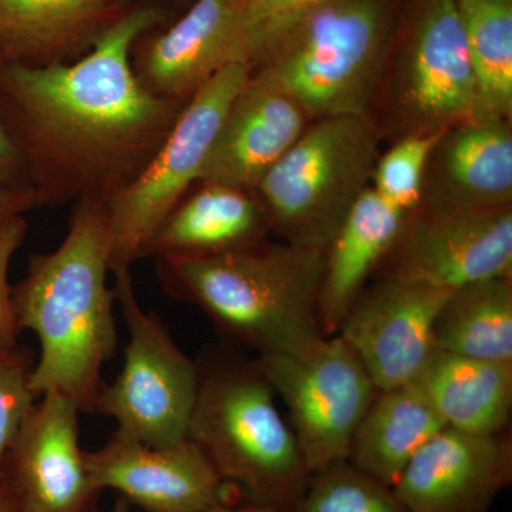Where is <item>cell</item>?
<instances>
[{
  "label": "cell",
  "mask_w": 512,
  "mask_h": 512,
  "mask_svg": "<svg viewBox=\"0 0 512 512\" xmlns=\"http://www.w3.org/2000/svg\"><path fill=\"white\" fill-rule=\"evenodd\" d=\"M170 22L157 3L128 6L79 59L0 60V114L43 207L109 202L143 173L183 111L138 80L134 43Z\"/></svg>",
  "instance_id": "6da1fadb"
},
{
  "label": "cell",
  "mask_w": 512,
  "mask_h": 512,
  "mask_svg": "<svg viewBox=\"0 0 512 512\" xmlns=\"http://www.w3.org/2000/svg\"><path fill=\"white\" fill-rule=\"evenodd\" d=\"M111 232L106 202H74L62 244L33 255L13 286L20 330L35 333L40 355L30 373L36 397H69L80 412H96L101 370L116 352V293L109 286Z\"/></svg>",
  "instance_id": "7a4b0ae2"
},
{
  "label": "cell",
  "mask_w": 512,
  "mask_h": 512,
  "mask_svg": "<svg viewBox=\"0 0 512 512\" xmlns=\"http://www.w3.org/2000/svg\"><path fill=\"white\" fill-rule=\"evenodd\" d=\"M173 298L194 303L227 335L259 355L322 338L319 295L325 252L269 239L207 256H156Z\"/></svg>",
  "instance_id": "3957f363"
},
{
  "label": "cell",
  "mask_w": 512,
  "mask_h": 512,
  "mask_svg": "<svg viewBox=\"0 0 512 512\" xmlns=\"http://www.w3.org/2000/svg\"><path fill=\"white\" fill-rule=\"evenodd\" d=\"M399 29V0H325L262 37L254 69L298 100L312 121L370 116Z\"/></svg>",
  "instance_id": "277c9868"
},
{
  "label": "cell",
  "mask_w": 512,
  "mask_h": 512,
  "mask_svg": "<svg viewBox=\"0 0 512 512\" xmlns=\"http://www.w3.org/2000/svg\"><path fill=\"white\" fill-rule=\"evenodd\" d=\"M275 396L254 362L200 367L187 439L222 481L241 485L252 503L293 512L311 474Z\"/></svg>",
  "instance_id": "5b68a950"
},
{
  "label": "cell",
  "mask_w": 512,
  "mask_h": 512,
  "mask_svg": "<svg viewBox=\"0 0 512 512\" xmlns=\"http://www.w3.org/2000/svg\"><path fill=\"white\" fill-rule=\"evenodd\" d=\"M380 140L370 116L312 121L256 187L271 234L325 252L357 198L372 185Z\"/></svg>",
  "instance_id": "8992f818"
},
{
  "label": "cell",
  "mask_w": 512,
  "mask_h": 512,
  "mask_svg": "<svg viewBox=\"0 0 512 512\" xmlns=\"http://www.w3.org/2000/svg\"><path fill=\"white\" fill-rule=\"evenodd\" d=\"M476 106L473 67L456 0H416L373 106L382 137L434 136L470 119Z\"/></svg>",
  "instance_id": "52a82bcc"
},
{
  "label": "cell",
  "mask_w": 512,
  "mask_h": 512,
  "mask_svg": "<svg viewBox=\"0 0 512 512\" xmlns=\"http://www.w3.org/2000/svg\"><path fill=\"white\" fill-rule=\"evenodd\" d=\"M128 340L119 375L104 384L96 412L117 421V431L148 446L187 439L200 389V366L171 338L163 320L138 302L130 268H111Z\"/></svg>",
  "instance_id": "ba28073f"
},
{
  "label": "cell",
  "mask_w": 512,
  "mask_h": 512,
  "mask_svg": "<svg viewBox=\"0 0 512 512\" xmlns=\"http://www.w3.org/2000/svg\"><path fill=\"white\" fill-rule=\"evenodd\" d=\"M254 363L288 409L309 474L348 461L379 390L345 339L322 336L303 348L259 355Z\"/></svg>",
  "instance_id": "9c48e42d"
},
{
  "label": "cell",
  "mask_w": 512,
  "mask_h": 512,
  "mask_svg": "<svg viewBox=\"0 0 512 512\" xmlns=\"http://www.w3.org/2000/svg\"><path fill=\"white\" fill-rule=\"evenodd\" d=\"M252 69L249 63L231 64L202 86L185 104L143 173L107 202L110 269L130 268L141 259L158 225L200 183L225 114Z\"/></svg>",
  "instance_id": "30bf717a"
},
{
  "label": "cell",
  "mask_w": 512,
  "mask_h": 512,
  "mask_svg": "<svg viewBox=\"0 0 512 512\" xmlns=\"http://www.w3.org/2000/svg\"><path fill=\"white\" fill-rule=\"evenodd\" d=\"M375 276L446 292L512 276V207L488 211L416 208Z\"/></svg>",
  "instance_id": "8fae6325"
},
{
  "label": "cell",
  "mask_w": 512,
  "mask_h": 512,
  "mask_svg": "<svg viewBox=\"0 0 512 512\" xmlns=\"http://www.w3.org/2000/svg\"><path fill=\"white\" fill-rule=\"evenodd\" d=\"M252 56L248 0H195L180 19L144 33L131 63L151 93L187 103L225 67L252 64Z\"/></svg>",
  "instance_id": "7c38bea8"
},
{
  "label": "cell",
  "mask_w": 512,
  "mask_h": 512,
  "mask_svg": "<svg viewBox=\"0 0 512 512\" xmlns=\"http://www.w3.org/2000/svg\"><path fill=\"white\" fill-rule=\"evenodd\" d=\"M451 292L375 276L338 329L377 390L412 384L437 352V318Z\"/></svg>",
  "instance_id": "4fadbf2b"
},
{
  "label": "cell",
  "mask_w": 512,
  "mask_h": 512,
  "mask_svg": "<svg viewBox=\"0 0 512 512\" xmlns=\"http://www.w3.org/2000/svg\"><path fill=\"white\" fill-rule=\"evenodd\" d=\"M94 490L119 491L148 512H205L224 503L217 471L190 439L148 446L120 431L96 451H84Z\"/></svg>",
  "instance_id": "5bb4252c"
},
{
  "label": "cell",
  "mask_w": 512,
  "mask_h": 512,
  "mask_svg": "<svg viewBox=\"0 0 512 512\" xmlns=\"http://www.w3.org/2000/svg\"><path fill=\"white\" fill-rule=\"evenodd\" d=\"M512 480V441L441 430L412 458L392 490L410 512H490Z\"/></svg>",
  "instance_id": "9a60e30c"
},
{
  "label": "cell",
  "mask_w": 512,
  "mask_h": 512,
  "mask_svg": "<svg viewBox=\"0 0 512 512\" xmlns=\"http://www.w3.org/2000/svg\"><path fill=\"white\" fill-rule=\"evenodd\" d=\"M79 407L62 393L37 397L2 468L20 503L39 512H86L97 493L79 444ZM0 468V470H2Z\"/></svg>",
  "instance_id": "2e32d148"
},
{
  "label": "cell",
  "mask_w": 512,
  "mask_h": 512,
  "mask_svg": "<svg viewBox=\"0 0 512 512\" xmlns=\"http://www.w3.org/2000/svg\"><path fill=\"white\" fill-rule=\"evenodd\" d=\"M311 123L271 74L252 69L225 114L200 181L256 190Z\"/></svg>",
  "instance_id": "e0dca14e"
},
{
  "label": "cell",
  "mask_w": 512,
  "mask_h": 512,
  "mask_svg": "<svg viewBox=\"0 0 512 512\" xmlns=\"http://www.w3.org/2000/svg\"><path fill=\"white\" fill-rule=\"evenodd\" d=\"M512 207L511 120L470 117L441 131L424 170L419 210Z\"/></svg>",
  "instance_id": "ac0fdd59"
},
{
  "label": "cell",
  "mask_w": 512,
  "mask_h": 512,
  "mask_svg": "<svg viewBox=\"0 0 512 512\" xmlns=\"http://www.w3.org/2000/svg\"><path fill=\"white\" fill-rule=\"evenodd\" d=\"M271 222L255 190L200 181L153 232L148 256H207L254 247L268 239Z\"/></svg>",
  "instance_id": "d6986e66"
},
{
  "label": "cell",
  "mask_w": 512,
  "mask_h": 512,
  "mask_svg": "<svg viewBox=\"0 0 512 512\" xmlns=\"http://www.w3.org/2000/svg\"><path fill=\"white\" fill-rule=\"evenodd\" d=\"M372 187L346 215L328 249L319 295V325L323 336L338 332L340 323L375 276L409 218Z\"/></svg>",
  "instance_id": "ffe728a7"
},
{
  "label": "cell",
  "mask_w": 512,
  "mask_h": 512,
  "mask_svg": "<svg viewBox=\"0 0 512 512\" xmlns=\"http://www.w3.org/2000/svg\"><path fill=\"white\" fill-rule=\"evenodd\" d=\"M124 9L110 0H0V60L26 66L72 62Z\"/></svg>",
  "instance_id": "44dd1931"
},
{
  "label": "cell",
  "mask_w": 512,
  "mask_h": 512,
  "mask_svg": "<svg viewBox=\"0 0 512 512\" xmlns=\"http://www.w3.org/2000/svg\"><path fill=\"white\" fill-rule=\"evenodd\" d=\"M412 384L448 429L478 436L507 431L512 412V362L437 350Z\"/></svg>",
  "instance_id": "7402d4cb"
},
{
  "label": "cell",
  "mask_w": 512,
  "mask_h": 512,
  "mask_svg": "<svg viewBox=\"0 0 512 512\" xmlns=\"http://www.w3.org/2000/svg\"><path fill=\"white\" fill-rule=\"evenodd\" d=\"M446 427L413 384L379 390L357 427L348 461L393 487L412 458Z\"/></svg>",
  "instance_id": "603a6c76"
},
{
  "label": "cell",
  "mask_w": 512,
  "mask_h": 512,
  "mask_svg": "<svg viewBox=\"0 0 512 512\" xmlns=\"http://www.w3.org/2000/svg\"><path fill=\"white\" fill-rule=\"evenodd\" d=\"M434 338L439 352L512 362V276L451 292L437 318Z\"/></svg>",
  "instance_id": "cb8c5ba5"
},
{
  "label": "cell",
  "mask_w": 512,
  "mask_h": 512,
  "mask_svg": "<svg viewBox=\"0 0 512 512\" xmlns=\"http://www.w3.org/2000/svg\"><path fill=\"white\" fill-rule=\"evenodd\" d=\"M473 67V117L512 116V0H456Z\"/></svg>",
  "instance_id": "d4e9b609"
},
{
  "label": "cell",
  "mask_w": 512,
  "mask_h": 512,
  "mask_svg": "<svg viewBox=\"0 0 512 512\" xmlns=\"http://www.w3.org/2000/svg\"><path fill=\"white\" fill-rule=\"evenodd\" d=\"M293 512H410L392 487L349 461L312 474Z\"/></svg>",
  "instance_id": "484cf974"
},
{
  "label": "cell",
  "mask_w": 512,
  "mask_h": 512,
  "mask_svg": "<svg viewBox=\"0 0 512 512\" xmlns=\"http://www.w3.org/2000/svg\"><path fill=\"white\" fill-rule=\"evenodd\" d=\"M439 134L394 141L386 153L380 154L370 187L394 207L412 214L419 207L427 158Z\"/></svg>",
  "instance_id": "4316f807"
},
{
  "label": "cell",
  "mask_w": 512,
  "mask_h": 512,
  "mask_svg": "<svg viewBox=\"0 0 512 512\" xmlns=\"http://www.w3.org/2000/svg\"><path fill=\"white\" fill-rule=\"evenodd\" d=\"M33 366L26 353H0V468L37 397L30 389Z\"/></svg>",
  "instance_id": "83f0119b"
},
{
  "label": "cell",
  "mask_w": 512,
  "mask_h": 512,
  "mask_svg": "<svg viewBox=\"0 0 512 512\" xmlns=\"http://www.w3.org/2000/svg\"><path fill=\"white\" fill-rule=\"evenodd\" d=\"M25 215H16L0 222V353L18 349L20 332L13 305V286L9 282V268L13 256L28 235Z\"/></svg>",
  "instance_id": "f1b7e54d"
},
{
  "label": "cell",
  "mask_w": 512,
  "mask_h": 512,
  "mask_svg": "<svg viewBox=\"0 0 512 512\" xmlns=\"http://www.w3.org/2000/svg\"><path fill=\"white\" fill-rule=\"evenodd\" d=\"M322 2L325 0H248L252 50H255L256 43L269 32Z\"/></svg>",
  "instance_id": "f546056e"
},
{
  "label": "cell",
  "mask_w": 512,
  "mask_h": 512,
  "mask_svg": "<svg viewBox=\"0 0 512 512\" xmlns=\"http://www.w3.org/2000/svg\"><path fill=\"white\" fill-rule=\"evenodd\" d=\"M0 184L9 187L32 188L28 171L9 128L0 114ZM33 190V188H32Z\"/></svg>",
  "instance_id": "4dcf8cb0"
},
{
  "label": "cell",
  "mask_w": 512,
  "mask_h": 512,
  "mask_svg": "<svg viewBox=\"0 0 512 512\" xmlns=\"http://www.w3.org/2000/svg\"><path fill=\"white\" fill-rule=\"evenodd\" d=\"M43 207L42 200L32 188L9 187L0 184V222L25 215L26 212Z\"/></svg>",
  "instance_id": "1f68e13d"
},
{
  "label": "cell",
  "mask_w": 512,
  "mask_h": 512,
  "mask_svg": "<svg viewBox=\"0 0 512 512\" xmlns=\"http://www.w3.org/2000/svg\"><path fill=\"white\" fill-rule=\"evenodd\" d=\"M19 495L8 484H0V512H19Z\"/></svg>",
  "instance_id": "d6a6232c"
},
{
  "label": "cell",
  "mask_w": 512,
  "mask_h": 512,
  "mask_svg": "<svg viewBox=\"0 0 512 512\" xmlns=\"http://www.w3.org/2000/svg\"><path fill=\"white\" fill-rule=\"evenodd\" d=\"M205 512H284L275 510V508H269L265 507V505H259V504H249L245 505V507L241 508H232L228 507V505L220 504L217 505V507H212L211 510L205 511Z\"/></svg>",
  "instance_id": "836d02e7"
},
{
  "label": "cell",
  "mask_w": 512,
  "mask_h": 512,
  "mask_svg": "<svg viewBox=\"0 0 512 512\" xmlns=\"http://www.w3.org/2000/svg\"><path fill=\"white\" fill-rule=\"evenodd\" d=\"M110 2L116 3L121 8H128V6L137 5V3H156L163 2V0H110Z\"/></svg>",
  "instance_id": "e575fe53"
},
{
  "label": "cell",
  "mask_w": 512,
  "mask_h": 512,
  "mask_svg": "<svg viewBox=\"0 0 512 512\" xmlns=\"http://www.w3.org/2000/svg\"><path fill=\"white\" fill-rule=\"evenodd\" d=\"M111 512H130V507H128V501L126 498H120L116 505H114L113 511Z\"/></svg>",
  "instance_id": "d590c367"
},
{
  "label": "cell",
  "mask_w": 512,
  "mask_h": 512,
  "mask_svg": "<svg viewBox=\"0 0 512 512\" xmlns=\"http://www.w3.org/2000/svg\"><path fill=\"white\" fill-rule=\"evenodd\" d=\"M19 512H39V511L35 510V508L29 507V505L20 503Z\"/></svg>",
  "instance_id": "8d00e7d4"
}]
</instances>
